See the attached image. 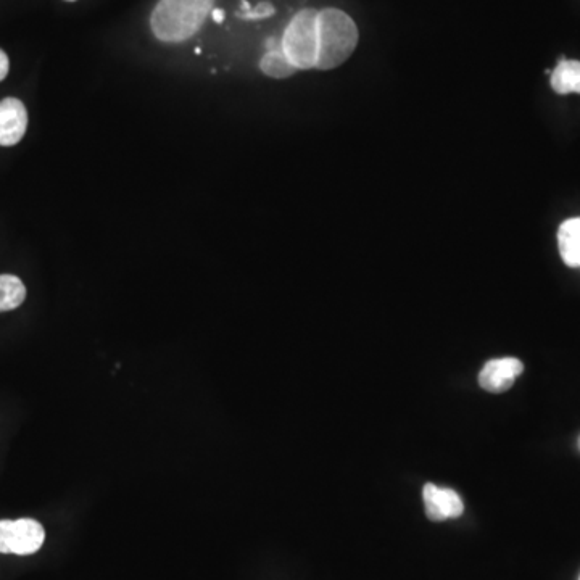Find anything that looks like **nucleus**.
<instances>
[{
    "label": "nucleus",
    "mask_w": 580,
    "mask_h": 580,
    "mask_svg": "<svg viewBox=\"0 0 580 580\" xmlns=\"http://www.w3.org/2000/svg\"><path fill=\"white\" fill-rule=\"evenodd\" d=\"M579 580H580V577H579Z\"/></svg>",
    "instance_id": "19"
},
{
    "label": "nucleus",
    "mask_w": 580,
    "mask_h": 580,
    "mask_svg": "<svg viewBox=\"0 0 580 580\" xmlns=\"http://www.w3.org/2000/svg\"><path fill=\"white\" fill-rule=\"evenodd\" d=\"M260 70L266 76H270V78L284 79L294 75L297 68L290 63L289 58L286 57L281 46L278 49L268 50L263 55V58L260 60Z\"/></svg>",
    "instance_id": "11"
},
{
    "label": "nucleus",
    "mask_w": 580,
    "mask_h": 580,
    "mask_svg": "<svg viewBox=\"0 0 580 580\" xmlns=\"http://www.w3.org/2000/svg\"><path fill=\"white\" fill-rule=\"evenodd\" d=\"M212 17H213V21H215V23H218V25H221V23H223V21H224V10L213 9L212 10Z\"/></svg>",
    "instance_id": "14"
},
{
    "label": "nucleus",
    "mask_w": 580,
    "mask_h": 580,
    "mask_svg": "<svg viewBox=\"0 0 580 580\" xmlns=\"http://www.w3.org/2000/svg\"><path fill=\"white\" fill-rule=\"evenodd\" d=\"M274 12L276 10L270 2H260L250 12L237 13V17L244 18V20H265V18L273 17Z\"/></svg>",
    "instance_id": "12"
},
{
    "label": "nucleus",
    "mask_w": 580,
    "mask_h": 580,
    "mask_svg": "<svg viewBox=\"0 0 580 580\" xmlns=\"http://www.w3.org/2000/svg\"><path fill=\"white\" fill-rule=\"evenodd\" d=\"M551 87L556 94H580V62L561 58L555 70L551 71Z\"/></svg>",
    "instance_id": "9"
},
{
    "label": "nucleus",
    "mask_w": 580,
    "mask_h": 580,
    "mask_svg": "<svg viewBox=\"0 0 580 580\" xmlns=\"http://www.w3.org/2000/svg\"><path fill=\"white\" fill-rule=\"evenodd\" d=\"M195 54L197 55L202 54V50H200V47H197V49H195Z\"/></svg>",
    "instance_id": "16"
},
{
    "label": "nucleus",
    "mask_w": 580,
    "mask_h": 580,
    "mask_svg": "<svg viewBox=\"0 0 580 580\" xmlns=\"http://www.w3.org/2000/svg\"><path fill=\"white\" fill-rule=\"evenodd\" d=\"M561 258L571 268H580V218L564 221L558 229Z\"/></svg>",
    "instance_id": "8"
},
{
    "label": "nucleus",
    "mask_w": 580,
    "mask_h": 580,
    "mask_svg": "<svg viewBox=\"0 0 580 580\" xmlns=\"http://www.w3.org/2000/svg\"><path fill=\"white\" fill-rule=\"evenodd\" d=\"M423 500L427 518L434 522L458 518L464 511L463 500L455 490L442 489L434 484L424 485Z\"/></svg>",
    "instance_id": "6"
},
{
    "label": "nucleus",
    "mask_w": 580,
    "mask_h": 580,
    "mask_svg": "<svg viewBox=\"0 0 580 580\" xmlns=\"http://www.w3.org/2000/svg\"><path fill=\"white\" fill-rule=\"evenodd\" d=\"M68 2H75V0H68Z\"/></svg>",
    "instance_id": "17"
},
{
    "label": "nucleus",
    "mask_w": 580,
    "mask_h": 580,
    "mask_svg": "<svg viewBox=\"0 0 580 580\" xmlns=\"http://www.w3.org/2000/svg\"><path fill=\"white\" fill-rule=\"evenodd\" d=\"M26 299V287L13 274H0V313L20 307Z\"/></svg>",
    "instance_id": "10"
},
{
    "label": "nucleus",
    "mask_w": 580,
    "mask_h": 580,
    "mask_svg": "<svg viewBox=\"0 0 580 580\" xmlns=\"http://www.w3.org/2000/svg\"><path fill=\"white\" fill-rule=\"evenodd\" d=\"M44 540L46 531L41 522L29 518L0 521V553L33 555L41 550Z\"/></svg>",
    "instance_id": "4"
},
{
    "label": "nucleus",
    "mask_w": 580,
    "mask_h": 580,
    "mask_svg": "<svg viewBox=\"0 0 580 580\" xmlns=\"http://www.w3.org/2000/svg\"><path fill=\"white\" fill-rule=\"evenodd\" d=\"M524 365L518 358H497L485 363L479 374V384L490 394H502L521 376Z\"/></svg>",
    "instance_id": "5"
},
{
    "label": "nucleus",
    "mask_w": 580,
    "mask_h": 580,
    "mask_svg": "<svg viewBox=\"0 0 580 580\" xmlns=\"http://www.w3.org/2000/svg\"><path fill=\"white\" fill-rule=\"evenodd\" d=\"M9 70V57H7L4 50L0 49V81H4L5 76L9 75Z\"/></svg>",
    "instance_id": "13"
},
{
    "label": "nucleus",
    "mask_w": 580,
    "mask_h": 580,
    "mask_svg": "<svg viewBox=\"0 0 580 580\" xmlns=\"http://www.w3.org/2000/svg\"><path fill=\"white\" fill-rule=\"evenodd\" d=\"M213 7L215 0H160L150 26L160 41H187L202 28Z\"/></svg>",
    "instance_id": "1"
},
{
    "label": "nucleus",
    "mask_w": 580,
    "mask_h": 580,
    "mask_svg": "<svg viewBox=\"0 0 580 580\" xmlns=\"http://www.w3.org/2000/svg\"><path fill=\"white\" fill-rule=\"evenodd\" d=\"M241 7L244 12H250V10H252V5H250L247 0H242Z\"/></svg>",
    "instance_id": "15"
},
{
    "label": "nucleus",
    "mask_w": 580,
    "mask_h": 580,
    "mask_svg": "<svg viewBox=\"0 0 580 580\" xmlns=\"http://www.w3.org/2000/svg\"><path fill=\"white\" fill-rule=\"evenodd\" d=\"M358 28L347 13L339 9L318 12V70H332L347 62L357 49Z\"/></svg>",
    "instance_id": "2"
},
{
    "label": "nucleus",
    "mask_w": 580,
    "mask_h": 580,
    "mask_svg": "<svg viewBox=\"0 0 580 580\" xmlns=\"http://www.w3.org/2000/svg\"><path fill=\"white\" fill-rule=\"evenodd\" d=\"M579 450H580V437H579Z\"/></svg>",
    "instance_id": "18"
},
{
    "label": "nucleus",
    "mask_w": 580,
    "mask_h": 580,
    "mask_svg": "<svg viewBox=\"0 0 580 580\" xmlns=\"http://www.w3.org/2000/svg\"><path fill=\"white\" fill-rule=\"evenodd\" d=\"M318 12L303 9L290 20L281 39L282 50L297 70L316 68L318 60Z\"/></svg>",
    "instance_id": "3"
},
{
    "label": "nucleus",
    "mask_w": 580,
    "mask_h": 580,
    "mask_svg": "<svg viewBox=\"0 0 580 580\" xmlns=\"http://www.w3.org/2000/svg\"><path fill=\"white\" fill-rule=\"evenodd\" d=\"M28 128V112L18 99L0 102V145H17L25 137Z\"/></svg>",
    "instance_id": "7"
}]
</instances>
